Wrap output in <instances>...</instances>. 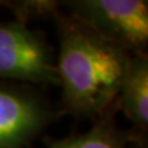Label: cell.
<instances>
[{"instance_id": "cell-1", "label": "cell", "mask_w": 148, "mask_h": 148, "mask_svg": "<svg viewBox=\"0 0 148 148\" xmlns=\"http://www.w3.org/2000/svg\"><path fill=\"white\" fill-rule=\"evenodd\" d=\"M130 59L121 47L90 29L69 27L62 32L58 79L74 110L96 114L119 95Z\"/></svg>"}, {"instance_id": "cell-2", "label": "cell", "mask_w": 148, "mask_h": 148, "mask_svg": "<svg viewBox=\"0 0 148 148\" xmlns=\"http://www.w3.org/2000/svg\"><path fill=\"white\" fill-rule=\"evenodd\" d=\"M91 31L116 46H145L148 5L142 0H84L73 4Z\"/></svg>"}, {"instance_id": "cell-3", "label": "cell", "mask_w": 148, "mask_h": 148, "mask_svg": "<svg viewBox=\"0 0 148 148\" xmlns=\"http://www.w3.org/2000/svg\"><path fill=\"white\" fill-rule=\"evenodd\" d=\"M0 77L35 83H58L43 42L24 26H0Z\"/></svg>"}, {"instance_id": "cell-4", "label": "cell", "mask_w": 148, "mask_h": 148, "mask_svg": "<svg viewBox=\"0 0 148 148\" xmlns=\"http://www.w3.org/2000/svg\"><path fill=\"white\" fill-rule=\"evenodd\" d=\"M43 114L34 100L0 88V148H17L38 131Z\"/></svg>"}, {"instance_id": "cell-5", "label": "cell", "mask_w": 148, "mask_h": 148, "mask_svg": "<svg viewBox=\"0 0 148 148\" xmlns=\"http://www.w3.org/2000/svg\"><path fill=\"white\" fill-rule=\"evenodd\" d=\"M120 96L127 116L141 126L148 122V63L140 57L130 61Z\"/></svg>"}, {"instance_id": "cell-6", "label": "cell", "mask_w": 148, "mask_h": 148, "mask_svg": "<svg viewBox=\"0 0 148 148\" xmlns=\"http://www.w3.org/2000/svg\"><path fill=\"white\" fill-rule=\"evenodd\" d=\"M52 148H121V146L108 131L95 130L86 135L56 142Z\"/></svg>"}]
</instances>
